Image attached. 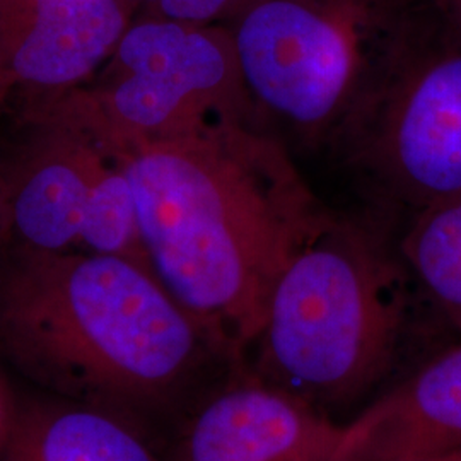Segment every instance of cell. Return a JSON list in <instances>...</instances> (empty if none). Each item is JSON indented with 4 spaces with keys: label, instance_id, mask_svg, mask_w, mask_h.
Here are the masks:
<instances>
[{
    "label": "cell",
    "instance_id": "cell-4",
    "mask_svg": "<svg viewBox=\"0 0 461 461\" xmlns=\"http://www.w3.org/2000/svg\"><path fill=\"white\" fill-rule=\"evenodd\" d=\"M419 0H249L226 23L248 98L291 149H327L386 70Z\"/></svg>",
    "mask_w": 461,
    "mask_h": 461
},
{
    "label": "cell",
    "instance_id": "cell-12",
    "mask_svg": "<svg viewBox=\"0 0 461 461\" xmlns=\"http://www.w3.org/2000/svg\"><path fill=\"white\" fill-rule=\"evenodd\" d=\"M396 249L411 282L461 335V195L409 217L396 230Z\"/></svg>",
    "mask_w": 461,
    "mask_h": 461
},
{
    "label": "cell",
    "instance_id": "cell-10",
    "mask_svg": "<svg viewBox=\"0 0 461 461\" xmlns=\"http://www.w3.org/2000/svg\"><path fill=\"white\" fill-rule=\"evenodd\" d=\"M127 28L118 0H34L30 26L0 51V84L72 87L113 53Z\"/></svg>",
    "mask_w": 461,
    "mask_h": 461
},
{
    "label": "cell",
    "instance_id": "cell-6",
    "mask_svg": "<svg viewBox=\"0 0 461 461\" xmlns=\"http://www.w3.org/2000/svg\"><path fill=\"white\" fill-rule=\"evenodd\" d=\"M110 62L98 87L59 118L110 154L257 116L224 24L150 16L127 28Z\"/></svg>",
    "mask_w": 461,
    "mask_h": 461
},
{
    "label": "cell",
    "instance_id": "cell-3",
    "mask_svg": "<svg viewBox=\"0 0 461 461\" xmlns=\"http://www.w3.org/2000/svg\"><path fill=\"white\" fill-rule=\"evenodd\" d=\"M409 284L390 224L331 211L274 285L255 375L323 412L359 400L395 363Z\"/></svg>",
    "mask_w": 461,
    "mask_h": 461
},
{
    "label": "cell",
    "instance_id": "cell-8",
    "mask_svg": "<svg viewBox=\"0 0 461 461\" xmlns=\"http://www.w3.org/2000/svg\"><path fill=\"white\" fill-rule=\"evenodd\" d=\"M461 451V344L432 356L344 424L330 461H422Z\"/></svg>",
    "mask_w": 461,
    "mask_h": 461
},
{
    "label": "cell",
    "instance_id": "cell-9",
    "mask_svg": "<svg viewBox=\"0 0 461 461\" xmlns=\"http://www.w3.org/2000/svg\"><path fill=\"white\" fill-rule=\"evenodd\" d=\"M45 131L23 156L14 178L2 186L5 226L17 247L77 249L91 188L112 156L62 120Z\"/></svg>",
    "mask_w": 461,
    "mask_h": 461
},
{
    "label": "cell",
    "instance_id": "cell-17",
    "mask_svg": "<svg viewBox=\"0 0 461 461\" xmlns=\"http://www.w3.org/2000/svg\"><path fill=\"white\" fill-rule=\"evenodd\" d=\"M422 461H461V451L449 453V455H443V456H436V458H429V460Z\"/></svg>",
    "mask_w": 461,
    "mask_h": 461
},
{
    "label": "cell",
    "instance_id": "cell-7",
    "mask_svg": "<svg viewBox=\"0 0 461 461\" xmlns=\"http://www.w3.org/2000/svg\"><path fill=\"white\" fill-rule=\"evenodd\" d=\"M344 424L251 375L219 386L186 417L167 461H330Z\"/></svg>",
    "mask_w": 461,
    "mask_h": 461
},
{
    "label": "cell",
    "instance_id": "cell-11",
    "mask_svg": "<svg viewBox=\"0 0 461 461\" xmlns=\"http://www.w3.org/2000/svg\"><path fill=\"white\" fill-rule=\"evenodd\" d=\"M0 449V461H167L129 422L59 398L9 420Z\"/></svg>",
    "mask_w": 461,
    "mask_h": 461
},
{
    "label": "cell",
    "instance_id": "cell-14",
    "mask_svg": "<svg viewBox=\"0 0 461 461\" xmlns=\"http://www.w3.org/2000/svg\"><path fill=\"white\" fill-rule=\"evenodd\" d=\"M154 17L186 24H226L249 0H139Z\"/></svg>",
    "mask_w": 461,
    "mask_h": 461
},
{
    "label": "cell",
    "instance_id": "cell-5",
    "mask_svg": "<svg viewBox=\"0 0 461 461\" xmlns=\"http://www.w3.org/2000/svg\"><path fill=\"white\" fill-rule=\"evenodd\" d=\"M329 152L354 178L361 211L395 230L461 195V33L422 0Z\"/></svg>",
    "mask_w": 461,
    "mask_h": 461
},
{
    "label": "cell",
    "instance_id": "cell-1",
    "mask_svg": "<svg viewBox=\"0 0 461 461\" xmlns=\"http://www.w3.org/2000/svg\"><path fill=\"white\" fill-rule=\"evenodd\" d=\"M112 156L132 185L150 272L240 363L282 270L331 211L257 116Z\"/></svg>",
    "mask_w": 461,
    "mask_h": 461
},
{
    "label": "cell",
    "instance_id": "cell-13",
    "mask_svg": "<svg viewBox=\"0 0 461 461\" xmlns=\"http://www.w3.org/2000/svg\"><path fill=\"white\" fill-rule=\"evenodd\" d=\"M79 248L148 265L139 234L132 185L113 156L91 188L81 224Z\"/></svg>",
    "mask_w": 461,
    "mask_h": 461
},
{
    "label": "cell",
    "instance_id": "cell-19",
    "mask_svg": "<svg viewBox=\"0 0 461 461\" xmlns=\"http://www.w3.org/2000/svg\"><path fill=\"white\" fill-rule=\"evenodd\" d=\"M2 93H4V87H2V84H0V95H2Z\"/></svg>",
    "mask_w": 461,
    "mask_h": 461
},
{
    "label": "cell",
    "instance_id": "cell-15",
    "mask_svg": "<svg viewBox=\"0 0 461 461\" xmlns=\"http://www.w3.org/2000/svg\"><path fill=\"white\" fill-rule=\"evenodd\" d=\"M430 11H434L449 26L461 33V0H422Z\"/></svg>",
    "mask_w": 461,
    "mask_h": 461
},
{
    "label": "cell",
    "instance_id": "cell-2",
    "mask_svg": "<svg viewBox=\"0 0 461 461\" xmlns=\"http://www.w3.org/2000/svg\"><path fill=\"white\" fill-rule=\"evenodd\" d=\"M0 361L154 441L159 429L176 434L212 393L211 366L230 359L148 265L14 245L0 255Z\"/></svg>",
    "mask_w": 461,
    "mask_h": 461
},
{
    "label": "cell",
    "instance_id": "cell-18",
    "mask_svg": "<svg viewBox=\"0 0 461 461\" xmlns=\"http://www.w3.org/2000/svg\"><path fill=\"white\" fill-rule=\"evenodd\" d=\"M5 217H4V194H2V186H0V226H4Z\"/></svg>",
    "mask_w": 461,
    "mask_h": 461
},
{
    "label": "cell",
    "instance_id": "cell-16",
    "mask_svg": "<svg viewBox=\"0 0 461 461\" xmlns=\"http://www.w3.org/2000/svg\"><path fill=\"white\" fill-rule=\"evenodd\" d=\"M7 428H9V420H7V417H5L4 403H2V396H0V446L4 443V438H5Z\"/></svg>",
    "mask_w": 461,
    "mask_h": 461
}]
</instances>
